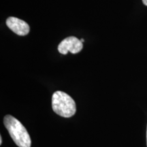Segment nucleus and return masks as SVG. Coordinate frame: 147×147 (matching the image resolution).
Instances as JSON below:
<instances>
[{"instance_id": "0eeeda50", "label": "nucleus", "mask_w": 147, "mask_h": 147, "mask_svg": "<svg viewBox=\"0 0 147 147\" xmlns=\"http://www.w3.org/2000/svg\"><path fill=\"white\" fill-rule=\"evenodd\" d=\"M80 41H81L82 42H84V39H80Z\"/></svg>"}, {"instance_id": "423d86ee", "label": "nucleus", "mask_w": 147, "mask_h": 147, "mask_svg": "<svg viewBox=\"0 0 147 147\" xmlns=\"http://www.w3.org/2000/svg\"><path fill=\"white\" fill-rule=\"evenodd\" d=\"M2 144V138H1V137H0V144Z\"/></svg>"}, {"instance_id": "39448f33", "label": "nucleus", "mask_w": 147, "mask_h": 147, "mask_svg": "<svg viewBox=\"0 0 147 147\" xmlns=\"http://www.w3.org/2000/svg\"><path fill=\"white\" fill-rule=\"evenodd\" d=\"M142 2L145 5H146L147 6V0H142Z\"/></svg>"}, {"instance_id": "f257e3e1", "label": "nucleus", "mask_w": 147, "mask_h": 147, "mask_svg": "<svg viewBox=\"0 0 147 147\" xmlns=\"http://www.w3.org/2000/svg\"><path fill=\"white\" fill-rule=\"evenodd\" d=\"M3 123L11 138L18 147H31L30 136L19 121L8 115L4 117Z\"/></svg>"}, {"instance_id": "20e7f679", "label": "nucleus", "mask_w": 147, "mask_h": 147, "mask_svg": "<svg viewBox=\"0 0 147 147\" xmlns=\"http://www.w3.org/2000/svg\"><path fill=\"white\" fill-rule=\"evenodd\" d=\"M6 25L9 29L18 36H26L30 30V27L26 22L14 16L7 18Z\"/></svg>"}, {"instance_id": "f03ea898", "label": "nucleus", "mask_w": 147, "mask_h": 147, "mask_svg": "<svg viewBox=\"0 0 147 147\" xmlns=\"http://www.w3.org/2000/svg\"><path fill=\"white\" fill-rule=\"evenodd\" d=\"M52 107L55 113L65 118L72 117L76 111L74 100L65 92L60 91L53 93Z\"/></svg>"}, {"instance_id": "6e6552de", "label": "nucleus", "mask_w": 147, "mask_h": 147, "mask_svg": "<svg viewBox=\"0 0 147 147\" xmlns=\"http://www.w3.org/2000/svg\"><path fill=\"white\" fill-rule=\"evenodd\" d=\"M146 144H147V131H146Z\"/></svg>"}, {"instance_id": "7ed1b4c3", "label": "nucleus", "mask_w": 147, "mask_h": 147, "mask_svg": "<svg viewBox=\"0 0 147 147\" xmlns=\"http://www.w3.org/2000/svg\"><path fill=\"white\" fill-rule=\"evenodd\" d=\"M83 47L82 42L76 37H67L58 46V51L61 54L66 55L68 52L76 54L80 52Z\"/></svg>"}]
</instances>
